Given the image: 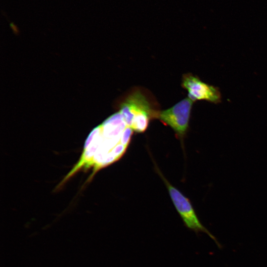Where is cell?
<instances>
[{"mask_svg": "<svg viewBox=\"0 0 267 267\" xmlns=\"http://www.w3.org/2000/svg\"><path fill=\"white\" fill-rule=\"evenodd\" d=\"M193 101L186 98L172 107L158 113L157 118L169 126L178 135L182 137L188 127Z\"/></svg>", "mask_w": 267, "mask_h": 267, "instance_id": "7a4b0ae2", "label": "cell"}, {"mask_svg": "<svg viewBox=\"0 0 267 267\" xmlns=\"http://www.w3.org/2000/svg\"><path fill=\"white\" fill-rule=\"evenodd\" d=\"M181 86L187 89L188 98L193 102L200 100L215 104L221 102L222 95L218 88L202 82L191 74L183 76Z\"/></svg>", "mask_w": 267, "mask_h": 267, "instance_id": "3957f363", "label": "cell"}, {"mask_svg": "<svg viewBox=\"0 0 267 267\" xmlns=\"http://www.w3.org/2000/svg\"><path fill=\"white\" fill-rule=\"evenodd\" d=\"M163 179L172 200L185 226L197 233L200 232L206 233L214 240L219 247H221L215 237L200 222L189 200L165 178H163Z\"/></svg>", "mask_w": 267, "mask_h": 267, "instance_id": "6da1fadb", "label": "cell"}, {"mask_svg": "<svg viewBox=\"0 0 267 267\" xmlns=\"http://www.w3.org/2000/svg\"><path fill=\"white\" fill-rule=\"evenodd\" d=\"M133 131L130 127L127 126L123 131L120 138V142L123 145L127 147L129 144L133 134Z\"/></svg>", "mask_w": 267, "mask_h": 267, "instance_id": "5b68a950", "label": "cell"}, {"mask_svg": "<svg viewBox=\"0 0 267 267\" xmlns=\"http://www.w3.org/2000/svg\"><path fill=\"white\" fill-rule=\"evenodd\" d=\"M120 112L127 126L130 127L134 118L146 115L157 117V113L154 111L145 96L139 90L130 94L120 105Z\"/></svg>", "mask_w": 267, "mask_h": 267, "instance_id": "277c9868", "label": "cell"}]
</instances>
